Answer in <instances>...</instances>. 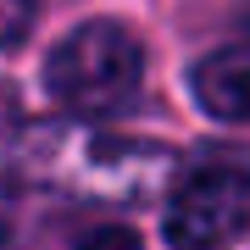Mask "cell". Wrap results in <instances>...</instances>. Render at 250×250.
Returning a JSON list of instances; mask_svg holds the SVG:
<instances>
[{
  "mask_svg": "<svg viewBox=\"0 0 250 250\" xmlns=\"http://www.w3.org/2000/svg\"><path fill=\"white\" fill-rule=\"evenodd\" d=\"M250 228V172L245 167H200L167 200V245L172 250H223Z\"/></svg>",
  "mask_w": 250,
  "mask_h": 250,
  "instance_id": "2",
  "label": "cell"
},
{
  "mask_svg": "<svg viewBox=\"0 0 250 250\" xmlns=\"http://www.w3.org/2000/svg\"><path fill=\"white\" fill-rule=\"evenodd\" d=\"M195 100L217 123H245L250 117V45H223L195 67Z\"/></svg>",
  "mask_w": 250,
  "mask_h": 250,
  "instance_id": "3",
  "label": "cell"
},
{
  "mask_svg": "<svg viewBox=\"0 0 250 250\" xmlns=\"http://www.w3.org/2000/svg\"><path fill=\"white\" fill-rule=\"evenodd\" d=\"M0 250H11V233H6V228H0Z\"/></svg>",
  "mask_w": 250,
  "mask_h": 250,
  "instance_id": "6",
  "label": "cell"
},
{
  "mask_svg": "<svg viewBox=\"0 0 250 250\" xmlns=\"http://www.w3.org/2000/svg\"><path fill=\"white\" fill-rule=\"evenodd\" d=\"M72 250H145V245H139L134 228H117V223H111V228H89Z\"/></svg>",
  "mask_w": 250,
  "mask_h": 250,
  "instance_id": "5",
  "label": "cell"
},
{
  "mask_svg": "<svg viewBox=\"0 0 250 250\" xmlns=\"http://www.w3.org/2000/svg\"><path fill=\"white\" fill-rule=\"evenodd\" d=\"M34 28V0H0V50L22 45Z\"/></svg>",
  "mask_w": 250,
  "mask_h": 250,
  "instance_id": "4",
  "label": "cell"
},
{
  "mask_svg": "<svg viewBox=\"0 0 250 250\" xmlns=\"http://www.w3.org/2000/svg\"><path fill=\"white\" fill-rule=\"evenodd\" d=\"M139 72H145V56H139V39L128 34L123 22H78L62 45L50 50L45 62V89L62 111L72 117H106L117 106H128L139 89Z\"/></svg>",
  "mask_w": 250,
  "mask_h": 250,
  "instance_id": "1",
  "label": "cell"
}]
</instances>
